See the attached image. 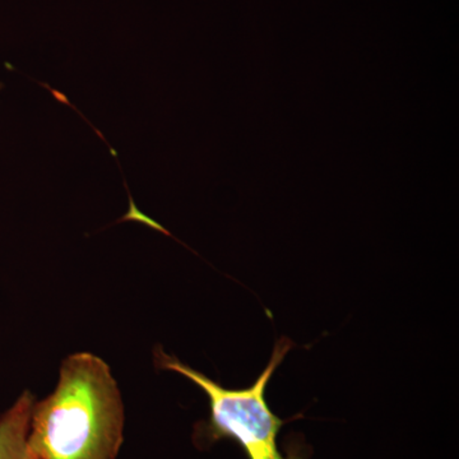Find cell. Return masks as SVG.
Listing matches in <instances>:
<instances>
[{"label": "cell", "instance_id": "cell-1", "mask_svg": "<svg viewBox=\"0 0 459 459\" xmlns=\"http://www.w3.org/2000/svg\"><path fill=\"white\" fill-rule=\"evenodd\" d=\"M124 425L122 392L108 362L72 353L53 394L33 403L25 459H117Z\"/></svg>", "mask_w": 459, "mask_h": 459}, {"label": "cell", "instance_id": "cell-2", "mask_svg": "<svg viewBox=\"0 0 459 459\" xmlns=\"http://www.w3.org/2000/svg\"><path fill=\"white\" fill-rule=\"evenodd\" d=\"M292 346L294 343L289 338H279L274 343L271 360L261 376L252 385L240 389L225 388L161 349L156 350L155 361L160 369L180 374L207 395L210 418L195 425L193 437L201 448L228 439L237 443L247 459H307L310 449L303 440L289 437L285 442V455L279 446L281 428L292 420L303 418V415L299 413L295 418L282 420L272 412L265 400V388Z\"/></svg>", "mask_w": 459, "mask_h": 459}, {"label": "cell", "instance_id": "cell-3", "mask_svg": "<svg viewBox=\"0 0 459 459\" xmlns=\"http://www.w3.org/2000/svg\"><path fill=\"white\" fill-rule=\"evenodd\" d=\"M35 395L23 391L0 416V459H25V446Z\"/></svg>", "mask_w": 459, "mask_h": 459}, {"label": "cell", "instance_id": "cell-4", "mask_svg": "<svg viewBox=\"0 0 459 459\" xmlns=\"http://www.w3.org/2000/svg\"><path fill=\"white\" fill-rule=\"evenodd\" d=\"M2 87H3V84H2V83H0V89H2Z\"/></svg>", "mask_w": 459, "mask_h": 459}]
</instances>
